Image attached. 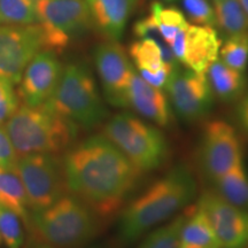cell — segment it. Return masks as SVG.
<instances>
[{"label":"cell","instance_id":"cell-4","mask_svg":"<svg viewBox=\"0 0 248 248\" xmlns=\"http://www.w3.org/2000/svg\"><path fill=\"white\" fill-rule=\"evenodd\" d=\"M18 156L35 153L62 155L75 144L80 128L46 106L20 105L5 123Z\"/></svg>","mask_w":248,"mask_h":248},{"label":"cell","instance_id":"cell-27","mask_svg":"<svg viewBox=\"0 0 248 248\" xmlns=\"http://www.w3.org/2000/svg\"><path fill=\"white\" fill-rule=\"evenodd\" d=\"M219 60L235 70L245 71L248 64V33L226 37L219 48Z\"/></svg>","mask_w":248,"mask_h":248},{"label":"cell","instance_id":"cell-3","mask_svg":"<svg viewBox=\"0 0 248 248\" xmlns=\"http://www.w3.org/2000/svg\"><path fill=\"white\" fill-rule=\"evenodd\" d=\"M101 223L88 204L67 192L51 206L30 212L28 229L53 248H83L97 237Z\"/></svg>","mask_w":248,"mask_h":248},{"label":"cell","instance_id":"cell-28","mask_svg":"<svg viewBox=\"0 0 248 248\" xmlns=\"http://www.w3.org/2000/svg\"><path fill=\"white\" fill-rule=\"evenodd\" d=\"M23 222L14 210L0 203V238L7 248H22L24 245Z\"/></svg>","mask_w":248,"mask_h":248},{"label":"cell","instance_id":"cell-36","mask_svg":"<svg viewBox=\"0 0 248 248\" xmlns=\"http://www.w3.org/2000/svg\"><path fill=\"white\" fill-rule=\"evenodd\" d=\"M179 248H197V247H182V246H179Z\"/></svg>","mask_w":248,"mask_h":248},{"label":"cell","instance_id":"cell-33","mask_svg":"<svg viewBox=\"0 0 248 248\" xmlns=\"http://www.w3.org/2000/svg\"><path fill=\"white\" fill-rule=\"evenodd\" d=\"M27 248H53L52 246H49L47 244H44V243H40V241H37V243L30 245L29 247Z\"/></svg>","mask_w":248,"mask_h":248},{"label":"cell","instance_id":"cell-12","mask_svg":"<svg viewBox=\"0 0 248 248\" xmlns=\"http://www.w3.org/2000/svg\"><path fill=\"white\" fill-rule=\"evenodd\" d=\"M93 59L106 101L116 108H128L129 89L136 69L125 49L119 42L106 40L94 48Z\"/></svg>","mask_w":248,"mask_h":248},{"label":"cell","instance_id":"cell-22","mask_svg":"<svg viewBox=\"0 0 248 248\" xmlns=\"http://www.w3.org/2000/svg\"><path fill=\"white\" fill-rule=\"evenodd\" d=\"M0 203L14 210L28 229L30 210L23 184L15 169L0 167Z\"/></svg>","mask_w":248,"mask_h":248},{"label":"cell","instance_id":"cell-2","mask_svg":"<svg viewBox=\"0 0 248 248\" xmlns=\"http://www.w3.org/2000/svg\"><path fill=\"white\" fill-rule=\"evenodd\" d=\"M195 195L197 183L191 170L184 164L172 167L122 209L119 219L121 241L125 245L135 243L154 226L185 208Z\"/></svg>","mask_w":248,"mask_h":248},{"label":"cell","instance_id":"cell-20","mask_svg":"<svg viewBox=\"0 0 248 248\" xmlns=\"http://www.w3.org/2000/svg\"><path fill=\"white\" fill-rule=\"evenodd\" d=\"M186 214L181 231L182 247L221 248L209 219L199 207H195L193 213Z\"/></svg>","mask_w":248,"mask_h":248},{"label":"cell","instance_id":"cell-24","mask_svg":"<svg viewBox=\"0 0 248 248\" xmlns=\"http://www.w3.org/2000/svg\"><path fill=\"white\" fill-rule=\"evenodd\" d=\"M150 15L153 18L157 32L167 45L173 42L175 37L188 26L185 15L175 7H166L159 1L152 2Z\"/></svg>","mask_w":248,"mask_h":248},{"label":"cell","instance_id":"cell-10","mask_svg":"<svg viewBox=\"0 0 248 248\" xmlns=\"http://www.w3.org/2000/svg\"><path fill=\"white\" fill-rule=\"evenodd\" d=\"M163 89H166L171 107L187 122L207 117L214 106L215 95L203 73L177 66Z\"/></svg>","mask_w":248,"mask_h":248},{"label":"cell","instance_id":"cell-34","mask_svg":"<svg viewBox=\"0 0 248 248\" xmlns=\"http://www.w3.org/2000/svg\"><path fill=\"white\" fill-rule=\"evenodd\" d=\"M241 7H243V9L245 11V13L247 14L248 16V0H239Z\"/></svg>","mask_w":248,"mask_h":248},{"label":"cell","instance_id":"cell-32","mask_svg":"<svg viewBox=\"0 0 248 248\" xmlns=\"http://www.w3.org/2000/svg\"><path fill=\"white\" fill-rule=\"evenodd\" d=\"M235 117L241 130L248 138V91L245 92L235 107Z\"/></svg>","mask_w":248,"mask_h":248},{"label":"cell","instance_id":"cell-9","mask_svg":"<svg viewBox=\"0 0 248 248\" xmlns=\"http://www.w3.org/2000/svg\"><path fill=\"white\" fill-rule=\"evenodd\" d=\"M199 162L209 181H214L243 162V148L237 131L223 120L204 124L200 139Z\"/></svg>","mask_w":248,"mask_h":248},{"label":"cell","instance_id":"cell-38","mask_svg":"<svg viewBox=\"0 0 248 248\" xmlns=\"http://www.w3.org/2000/svg\"><path fill=\"white\" fill-rule=\"evenodd\" d=\"M0 245H1V238H0Z\"/></svg>","mask_w":248,"mask_h":248},{"label":"cell","instance_id":"cell-25","mask_svg":"<svg viewBox=\"0 0 248 248\" xmlns=\"http://www.w3.org/2000/svg\"><path fill=\"white\" fill-rule=\"evenodd\" d=\"M38 23L36 0H0V26Z\"/></svg>","mask_w":248,"mask_h":248},{"label":"cell","instance_id":"cell-14","mask_svg":"<svg viewBox=\"0 0 248 248\" xmlns=\"http://www.w3.org/2000/svg\"><path fill=\"white\" fill-rule=\"evenodd\" d=\"M63 66L58 54L43 49L29 62L18 83L17 95L22 105L42 106L49 100L60 82Z\"/></svg>","mask_w":248,"mask_h":248},{"label":"cell","instance_id":"cell-18","mask_svg":"<svg viewBox=\"0 0 248 248\" xmlns=\"http://www.w3.org/2000/svg\"><path fill=\"white\" fill-rule=\"evenodd\" d=\"M93 28L107 40L119 42L139 0H85Z\"/></svg>","mask_w":248,"mask_h":248},{"label":"cell","instance_id":"cell-5","mask_svg":"<svg viewBox=\"0 0 248 248\" xmlns=\"http://www.w3.org/2000/svg\"><path fill=\"white\" fill-rule=\"evenodd\" d=\"M45 105L80 129H95L108 119L106 104L92 71L83 62L63 67L60 82Z\"/></svg>","mask_w":248,"mask_h":248},{"label":"cell","instance_id":"cell-30","mask_svg":"<svg viewBox=\"0 0 248 248\" xmlns=\"http://www.w3.org/2000/svg\"><path fill=\"white\" fill-rule=\"evenodd\" d=\"M13 83L0 77V124H5L20 106V99Z\"/></svg>","mask_w":248,"mask_h":248},{"label":"cell","instance_id":"cell-1","mask_svg":"<svg viewBox=\"0 0 248 248\" xmlns=\"http://www.w3.org/2000/svg\"><path fill=\"white\" fill-rule=\"evenodd\" d=\"M62 164L68 192L102 222L122 212L142 173L102 133L71 145L62 154Z\"/></svg>","mask_w":248,"mask_h":248},{"label":"cell","instance_id":"cell-11","mask_svg":"<svg viewBox=\"0 0 248 248\" xmlns=\"http://www.w3.org/2000/svg\"><path fill=\"white\" fill-rule=\"evenodd\" d=\"M46 49L39 23L0 26V77L17 85L29 62Z\"/></svg>","mask_w":248,"mask_h":248},{"label":"cell","instance_id":"cell-35","mask_svg":"<svg viewBox=\"0 0 248 248\" xmlns=\"http://www.w3.org/2000/svg\"><path fill=\"white\" fill-rule=\"evenodd\" d=\"M83 248H107V247L102 244H94V245H86V246H84Z\"/></svg>","mask_w":248,"mask_h":248},{"label":"cell","instance_id":"cell-16","mask_svg":"<svg viewBox=\"0 0 248 248\" xmlns=\"http://www.w3.org/2000/svg\"><path fill=\"white\" fill-rule=\"evenodd\" d=\"M129 55L137 73L151 85L163 89L179 62L171 48L155 38H140L129 47Z\"/></svg>","mask_w":248,"mask_h":248},{"label":"cell","instance_id":"cell-26","mask_svg":"<svg viewBox=\"0 0 248 248\" xmlns=\"http://www.w3.org/2000/svg\"><path fill=\"white\" fill-rule=\"evenodd\" d=\"M186 215H178L169 223L155 229L142 240L138 248H179L181 231Z\"/></svg>","mask_w":248,"mask_h":248},{"label":"cell","instance_id":"cell-17","mask_svg":"<svg viewBox=\"0 0 248 248\" xmlns=\"http://www.w3.org/2000/svg\"><path fill=\"white\" fill-rule=\"evenodd\" d=\"M129 107L161 128H168L172 123V108L167 93L147 83L137 71L130 84Z\"/></svg>","mask_w":248,"mask_h":248},{"label":"cell","instance_id":"cell-29","mask_svg":"<svg viewBox=\"0 0 248 248\" xmlns=\"http://www.w3.org/2000/svg\"><path fill=\"white\" fill-rule=\"evenodd\" d=\"M183 6L192 22L216 28V16L210 0H183Z\"/></svg>","mask_w":248,"mask_h":248},{"label":"cell","instance_id":"cell-6","mask_svg":"<svg viewBox=\"0 0 248 248\" xmlns=\"http://www.w3.org/2000/svg\"><path fill=\"white\" fill-rule=\"evenodd\" d=\"M102 135L142 172L160 168L168 159L169 145L163 132L128 111L107 119Z\"/></svg>","mask_w":248,"mask_h":248},{"label":"cell","instance_id":"cell-15","mask_svg":"<svg viewBox=\"0 0 248 248\" xmlns=\"http://www.w3.org/2000/svg\"><path fill=\"white\" fill-rule=\"evenodd\" d=\"M222 39L213 27L190 24L184 28L169 47L179 63L197 73L206 74L218 59Z\"/></svg>","mask_w":248,"mask_h":248},{"label":"cell","instance_id":"cell-13","mask_svg":"<svg viewBox=\"0 0 248 248\" xmlns=\"http://www.w3.org/2000/svg\"><path fill=\"white\" fill-rule=\"evenodd\" d=\"M209 219L221 248L248 245V210L231 204L213 190L201 194L197 204Z\"/></svg>","mask_w":248,"mask_h":248},{"label":"cell","instance_id":"cell-19","mask_svg":"<svg viewBox=\"0 0 248 248\" xmlns=\"http://www.w3.org/2000/svg\"><path fill=\"white\" fill-rule=\"evenodd\" d=\"M215 97L224 102L238 101L246 92L247 78L244 71L235 70L217 59L206 71Z\"/></svg>","mask_w":248,"mask_h":248},{"label":"cell","instance_id":"cell-8","mask_svg":"<svg viewBox=\"0 0 248 248\" xmlns=\"http://www.w3.org/2000/svg\"><path fill=\"white\" fill-rule=\"evenodd\" d=\"M36 11L46 49L57 54L69 45L71 38L93 28L85 0H36Z\"/></svg>","mask_w":248,"mask_h":248},{"label":"cell","instance_id":"cell-7","mask_svg":"<svg viewBox=\"0 0 248 248\" xmlns=\"http://www.w3.org/2000/svg\"><path fill=\"white\" fill-rule=\"evenodd\" d=\"M14 169L23 184L30 212L51 206L68 192L62 155H22L18 156Z\"/></svg>","mask_w":248,"mask_h":248},{"label":"cell","instance_id":"cell-37","mask_svg":"<svg viewBox=\"0 0 248 248\" xmlns=\"http://www.w3.org/2000/svg\"><path fill=\"white\" fill-rule=\"evenodd\" d=\"M163 1H172V0H163Z\"/></svg>","mask_w":248,"mask_h":248},{"label":"cell","instance_id":"cell-31","mask_svg":"<svg viewBox=\"0 0 248 248\" xmlns=\"http://www.w3.org/2000/svg\"><path fill=\"white\" fill-rule=\"evenodd\" d=\"M17 159L18 155L6 130L5 124H0V167L14 169Z\"/></svg>","mask_w":248,"mask_h":248},{"label":"cell","instance_id":"cell-21","mask_svg":"<svg viewBox=\"0 0 248 248\" xmlns=\"http://www.w3.org/2000/svg\"><path fill=\"white\" fill-rule=\"evenodd\" d=\"M214 192L241 209L248 210V176L243 162L214 179Z\"/></svg>","mask_w":248,"mask_h":248},{"label":"cell","instance_id":"cell-23","mask_svg":"<svg viewBox=\"0 0 248 248\" xmlns=\"http://www.w3.org/2000/svg\"><path fill=\"white\" fill-rule=\"evenodd\" d=\"M216 16V28L225 37L248 33V16L239 0H210Z\"/></svg>","mask_w":248,"mask_h":248}]
</instances>
